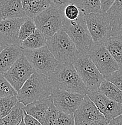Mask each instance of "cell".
<instances>
[{
	"label": "cell",
	"instance_id": "1",
	"mask_svg": "<svg viewBox=\"0 0 122 125\" xmlns=\"http://www.w3.org/2000/svg\"><path fill=\"white\" fill-rule=\"evenodd\" d=\"M49 78L53 88L83 94H88L90 92L73 63H59Z\"/></svg>",
	"mask_w": 122,
	"mask_h": 125
},
{
	"label": "cell",
	"instance_id": "2",
	"mask_svg": "<svg viewBox=\"0 0 122 125\" xmlns=\"http://www.w3.org/2000/svg\"><path fill=\"white\" fill-rule=\"evenodd\" d=\"M53 90L49 77L35 71L18 91L17 98L26 106L32 102L50 96Z\"/></svg>",
	"mask_w": 122,
	"mask_h": 125
},
{
	"label": "cell",
	"instance_id": "3",
	"mask_svg": "<svg viewBox=\"0 0 122 125\" xmlns=\"http://www.w3.org/2000/svg\"><path fill=\"white\" fill-rule=\"evenodd\" d=\"M46 45L59 63H73L81 54L63 28L47 39Z\"/></svg>",
	"mask_w": 122,
	"mask_h": 125
},
{
	"label": "cell",
	"instance_id": "4",
	"mask_svg": "<svg viewBox=\"0 0 122 125\" xmlns=\"http://www.w3.org/2000/svg\"><path fill=\"white\" fill-rule=\"evenodd\" d=\"M62 28L73 40L80 54H88L94 42L88 29L83 11L81 10L78 18L76 20L65 18Z\"/></svg>",
	"mask_w": 122,
	"mask_h": 125
},
{
	"label": "cell",
	"instance_id": "5",
	"mask_svg": "<svg viewBox=\"0 0 122 125\" xmlns=\"http://www.w3.org/2000/svg\"><path fill=\"white\" fill-rule=\"evenodd\" d=\"M73 64L89 91L98 90L105 78L100 72L89 55L80 54Z\"/></svg>",
	"mask_w": 122,
	"mask_h": 125
},
{
	"label": "cell",
	"instance_id": "6",
	"mask_svg": "<svg viewBox=\"0 0 122 125\" xmlns=\"http://www.w3.org/2000/svg\"><path fill=\"white\" fill-rule=\"evenodd\" d=\"M22 51L23 54L27 58L35 71L48 77L59 64L47 45L35 49L22 48Z\"/></svg>",
	"mask_w": 122,
	"mask_h": 125
},
{
	"label": "cell",
	"instance_id": "7",
	"mask_svg": "<svg viewBox=\"0 0 122 125\" xmlns=\"http://www.w3.org/2000/svg\"><path fill=\"white\" fill-rule=\"evenodd\" d=\"M33 19L37 30L47 40L62 28L65 16L64 11L51 5Z\"/></svg>",
	"mask_w": 122,
	"mask_h": 125
},
{
	"label": "cell",
	"instance_id": "8",
	"mask_svg": "<svg viewBox=\"0 0 122 125\" xmlns=\"http://www.w3.org/2000/svg\"><path fill=\"white\" fill-rule=\"evenodd\" d=\"M85 19L94 43H105L112 36V27L106 13L85 14Z\"/></svg>",
	"mask_w": 122,
	"mask_h": 125
},
{
	"label": "cell",
	"instance_id": "9",
	"mask_svg": "<svg viewBox=\"0 0 122 125\" xmlns=\"http://www.w3.org/2000/svg\"><path fill=\"white\" fill-rule=\"evenodd\" d=\"M88 54L105 79L119 69V64L104 43L94 42Z\"/></svg>",
	"mask_w": 122,
	"mask_h": 125
},
{
	"label": "cell",
	"instance_id": "10",
	"mask_svg": "<svg viewBox=\"0 0 122 125\" xmlns=\"http://www.w3.org/2000/svg\"><path fill=\"white\" fill-rule=\"evenodd\" d=\"M35 72V69L23 54L3 76L18 92Z\"/></svg>",
	"mask_w": 122,
	"mask_h": 125
},
{
	"label": "cell",
	"instance_id": "11",
	"mask_svg": "<svg viewBox=\"0 0 122 125\" xmlns=\"http://www.w3.org/2000/svg\"><path fill=\"white\" fill-rule=\"evenodd\" d=\"M86 94L53 88L52 98L53 104L60 111L66 114H74Z\"/></svg>",
	"mask_w": 122,
	"mask_h": 125
},
{
	"label": "cell",
	"instance_id": "12",
	"mask_svg": "<svg viewBox=\"0 0 122 125\" xmlns=\"http://www.w3.org/2000/svg\"><path fill=\"white\" fill-rule=\"evenodd\" d=\"M28 17L12 18L0 20V40L9 45H20L18 39L20 27Z\"/></svg>",
	"mask_w": 122,
	"mask_h": 125
},
{
	"label": "cell",
	"instance_id": "13",
	"mask_svg": "<svg viewBox=\"0 0 122 125\" xmlns=\"http://www.w3.org/2000/svg\"><path fill=\"white\" fill-rule=\"evenodd\" d=\"M74 116L75 125H90L105 117L86 94L74 113Z\"/></svg>",
	"mask_w": 122,
	"mask_h": 125
},
{
	"label": "cell",
	"instance_id": "14",
	"mask_svg": "<svg viewBox=\"0 0 122 125\" xmlns=\"http://www.w3.org/2000/svg\"><path fill=\"white\" fill-rule=\"evenodd\" d=\"M23 55L19 45H9L0 52V75H3Z\"/></svg>",
	"mask_w": 122,
	"mask_h": 125
},
{
	"label": "cell",
	"instance_id": "15",
	"mask_svg": "<svg viewBox=\"0 0 122 125\" xmlns=\"http://www.w3.org/2000/svg\"><path fill=\"white\" fill-rule=\"evenodd\" d=\"M26 16L21 0H0V20Z\"/></svg>",
	"mask_w": 122,
	"mask_h": 125
},
{
	"label": "cell",
	"instance_id": "16",
	"mask_svg": "<svg viewBox=\"0 0 122 125\" xmlns=\"http://www.w3.org/2000/svg\"><path fill=\"white\" fill-rule=\"evenodd\" d=\"M53 103L52 96L32 102L24 107V111L27 114L33 117L41 123L47 110Z\"/></svg>",
	"mask_w": 122,
	"mask_h": 125
},
{
	"label": "cell",
	"instance_id": "17",
	"mask_svg": "<svg viewBox=\"0 0 122 125\" xmlns=\"http://www.w3.org/2000/svg\"><path fill=\"white\" fill-rule=\"evenodd\" d=\"M105 13L112 27V36L122 34V0H115Z\"/></svg>",
	"mask_w": 122,
	"mask_h": 125
},
{
	"label": "cell",
	"instance_id": "18",
	"mask_svg": "<svg viewBox=\"0 0 122 125\" xmlns=\"http://www.w3.org/2000/svg\"><path fill=\"white\" fill-rule=\"evenodd\" d=\"M21 3L26 16L32 19L52 5L50 0H21Z\"/></svg>",
	"mask_w": 122,
	"mask_h": 125
},
{
	"label": "cell",
	"instance_id": "19",
	"mask_svg": "<svg viewBox=\"0 0 122 125\" xmlns=\"http://www.w3.org/2000/svg\"><path fill=\"white\" fill-rule=\"evenodd\" d=\"M106 48L122 69V34L112 36L105 42Z\"/></svg>",
	"mask_w": 122,
	"mask_h": 125
},
{
	"label": "cell",
	"instance_id": "20",
	"mask_svg": "<svg viewBox=\"0 0 122 125\" xmlns=\"http://www.w3.org/2000/svg\"><path fill=\"white\" fill-rule=\"evenodd\" d=\"M46 42L47 39L38 30L36 29L30 36L23 40L19 45L23 49H35L47 45Z\"/></svg>",
	"mask_w": 122,
	"mask_h": 125
},
{
	"label": "cell",
	"instance_id": "21",
	"mask_svg": "<svg viewBox=\"0 0 122 125\" xmlns=\"http://www.w3.org/2000/svg\"><path fill=\"white\" fill-rule=\"evenodd\" d=\"M99 90L109 99L122 104V91L108 79L103 81Z\"/></svg>",
	"mask_w": 122,
	"mask_h": 125
},
{
	"label": "cell",
	"instance_id": "22",
	"mask_svg": "<svg viewBox=\"0 0 122 125\" xmlns=\"http://www.w3.org/2000/svg\"><path fill=\"white\" fill-rule=\"evenodd\" d=\"M24 105L18 102L12 108L9 114L1 120L4 125H18L23 118Z\"/></svg>",
	"mask_w": 122,
	"mask_h": 125
},
{
	"label": "cell",
	"instance_id": "23",
	"mask_svg": "<svg viewBox=\"0 0 122 125\" xmlns=\"http://www.w3.org/2000/svg\"><path fill=\"white\" fill-rule=\"evenodd\" d=\"M74 4L85 14L102 13L100 0H75Z\"/></svg>",
	"mask_w": 122,
	"mask_h": 125
},
{
	"label": "cell",
	"instance_id": "24",
	"mask_svg": "<svg viewBox=\"0 0 122 125\" xmlns=\"http://www.w3.org/2000/svg\"><path fill=\"white\" fill-rule=\"evenodd\" d=\"M102 114L108 120L114 119L122 114V104L108 98Z\"/></svg>",
	"mask_w": 122,
	"mask_h": 125
},
{
	"label": "cell",
	"instance_id": "25",
	"mask_svg": "<svg viewBox=\"0 0 122 125\" xmlns=\"http://www.w3.org/2000/svg\"><path fill=\"white\" fill-rule=\"evenodd\" d=\"M36 29L37 28L33 19L30 18H27L21 25L19 29L18 39L20 42V43L23 40H25L28 36H30L31 34L33 33Z\"/></svg>",
	"mask_w": 122,
	"mask_h": 125
},
{
	"label": "cell",
	"instance_id": "26",
	"mask_svg": "<svg viewBox=\"0 0 122 125\" xmlns=\"http://www.w3.org/2000/svg\"><path fill=\"white\" fill-rule=\"evenodd\" d=\"M18 97V92L3 75H0V98Z\"/></svg>",
	"mask_w": 122,
	"mask_h": 125
},
{
	"label": "cell",
	"instance_id": "27",
	"mask_svg": "<svg viewBox=\"0 0 122 125\" xmlns=\"http://www.w3.org/2000/svg\"><path fill=\"white\" fill-rule=\"evenodd\" d=\"M16 97H8L0 98V120L6 117L12 108L18 102Z\"/></svg>",
	"mask_w": 122,
	"mask_h": 125
},
{
	"label": "cell",
	"instance_id": "28",
	"mask_svg": "<svg viewBox=\"0 0 122 125\" xmlns=\"http://www.w3.org/2000/svg\"><path fill=\"white\" fill-rule=\"evenodd\" d=\"M59 110L55 106L53 102L47 110L44 119L42 121V125H56Z\"/></svg>",
	"mask_w": 122,
	"mask_h": 125
},
{
	"label": "cell",
	"instance_id": "29",
	"mask_svg": "<svg viewBox=\"0 0 122 125\" xmlns=\"http://www.w3.org/2000/svg\"><path fill=\"white\" fill-rule=\"evenodd\" d=\"M81 10L74 4H71L65 7L64 10L65 18L68 20H76L80 15Z\"/></svg>",
	"mask_w": 122,
	"mask_h": 125
},
{
	"label": "cell",
	"instance_id": "30",
	"mask_svg": "<svg viewBox=\"0 0 122 125\" xmlns=\"http://www.w3.org/2000/svg\"><path fill=\"white\" fill-rule=\"evenodd\" d=\"M56 125H75L74 114H66L59 111Z\"/></svg>",
	"mask_w": 122,
	"mask_h": 125
},
{
	"label": "cell",
	"instance_id": "31",
	"mask_svg": "<svg viewBox=\"0 0 122 125\" xmlns=\"http://www.w3.org/2000/svg\"><path fill=\"white\" fill-rule=\"evenodd\" d=\"M106 79L113 83L122 91V69L119 68V70L112 73Z\"/></svg>",
	"mask_w": 122,
	"mask_h": 125
},
{
	"label": "cell",
	"instance_id": "32",
	"mask_svg": "<svg viewBox=\"0 0 122 125\" xmlns=\"http://www.w3.org/2000/svg\"><path fill=\"white\" fill-rule=\"evenodd\" d=\"M52 6L64 11V9L68 5L74 4L75 0H50Z\"/></svg>",
	"mask_w": 122,
	"mask_h": 125
},
{
	"label": "cell",
	"instance_id": "33",
	"mask_svg": "<svg viewBox=\"0 0 122 125\" xmlns=\"http://www.w3.org/2000/svg\"><path fill=\"white\" fill-rule=\"evenodd\" d=\"M23 119L26 125H42L39 120L30 115L29 114H27L24 111L23 114Z\"/></svg>",
	"mask_w": 122,
	"mask_h": 125
},
{
	"label": "cell",
	"instance_id": "34",
	"mask_svg": "<svg viewBox=\"0 0 122 125\" xmlns=\"http://www.w3.org/2000/svg\"><path fill=\"white\" fill-rule=\"evenodd\" d=\"M115 0H100L102 12L105 13L111 8Z\"/></svg>",
	"mask_w": 122,
	"mask_h": 125
},
{
	"label": "cell",
	"instance_id": "35",
	"mask_svg": "<svg viewBox=\"0 0 122 125\" xmlns=\"http://www.w3.org/2000/svg\"><path fill=\"white\" fill-rule=\"evenodd\" d=\"M109 120H108L104 117L103 118L97 120L90 125H109Z\"/></svg>",
	"mask_w": 122,
	"mask_h": 125
},
{
	"label": "cell",
	"instance_id": "36",
	"mask_svg": "<svg viewBox=\"0 0 122 125\" xmlns=\"http://www.w3.org/2000/svg\"><path fill=\"white\" fill-rule=\"evenodd\" d=\"M109 125H122V114L115 117L114 119L111 120Z\"/></svg>",
	"mask_w": 122,
	"mask_h": 125
},
{
	"label": "cell",
	"instance_id": "37",
	"mask_svg": "<svg viewBox=\"0 0 122 125\" xmlns=\"http://www.w3.org/2000/svg\"><path fill=\"white\" fill-rule=\"evenodd\" d=\"M7 46V44H6L4 42H2V40H0V52H1Z\"/></svg>",
	"mask_w": 122,
	"mask_h": 125
},
{
	"label": "cell",
	"instance_id": "38",
	"mask_svg": "<svg viewBox=\"0 0 122 125\" xmlns=\"http://www.w3.org/2000/svg\"><path fill=\"white\" fill-rule=\"evenodd\" d=\"M18 125H26V123H25L24 121V119H23H23H22L21 122H20V123H19V124Z\"/></svg>",
	"mask_w": 122,
	"mask_h": 125
},
{
	"label": "cell",
	"instance_id": "39",
	"mask_svg": "<svg viewBox=\"0 0 122 125\" xmlns=\"http://www.w3.org/2000/svg\"><path fill=\"white\" fill-rule=\"evenodd\" d=\"M0 125H4L3 124H2V123H1V121H0Z\"/></svg>",
	"mask_w": 122,
	"mask_h": 125
}]
</instances>
